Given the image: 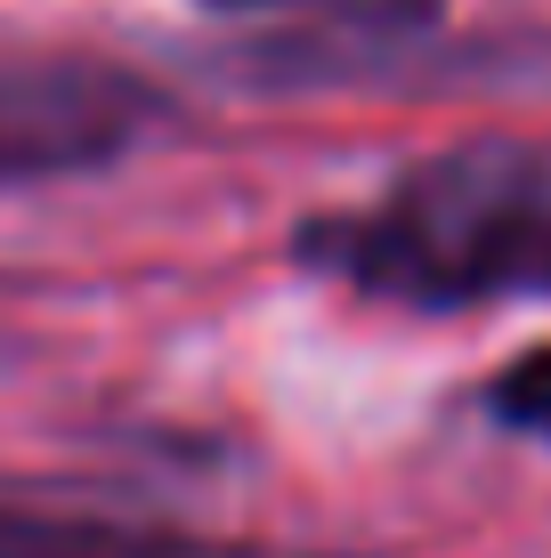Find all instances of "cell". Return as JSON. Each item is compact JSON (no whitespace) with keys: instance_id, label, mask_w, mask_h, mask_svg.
<instances>
[{"instance_id":"cell-4","label":"cell","mask_w":551,"mask_h":558,"mask_svg":"<svg viewBox=\"0 0 551 558\" xmlns=\"http://www.w3.org/2000/svg\"><path fill=\"white\" fill-rule=\"evenodd\" d=\"M0 558H340V550H284V543H252V534H203L179 518L0 494Z\"/></svg>"},{"instance_id":"cell-3","label":"cell","mask_w":551,"mask_h":558,"mask_svg":"<svg viewBox=\"0 0 551 558\" xmlns=\"http://www.w3.org/2000/svg\"><path fill=\"white\" fill-rule=\"evenodd\" d=\"M155 130V89L89 57H25L0 73V186L65 179L130 154Z\"/></svg>"},{"instance_id":"cell-1","label":"cell","mask_w":551,"mask_h":558,"mask_svg":"<svg viewBox=\"0 0 551 558\" xmlns=\"http://www.w3.org/2000/svg\"><path fill=\"white\" fill-rule=\"evenodd\" d=\"M292 267L414 316L551 300V138L495 130L422 154L373 195L309 210Z\"/></svg>"},{"instance_id":"cell-5","label":"cell","mask_w":551,"mask_h":558,"mask_svg":"<svg viewBox=\"0 0 551 558\" xmlns=\"http://www.w3.org/2000/svg\"><path fill=\"white\" fill-rule=\"evenodd\" d=\"M479 405H487V421H495V429L551 446V340H543V349H519L503 373H487Z\"/></svg>"},{"instance_id":"cell-2","label":"cell","mask_w":551,"mask_h":558,"mask_svg":"<svg viewBox=\"0 0 551 558\" xmlns=\"http://www.w3.org/2000/svg\"><path fill=\"white\" fill-rule=\"evenodd\" d=\"M219 82L260 98L414 82L446 41V0H195Z\"/></svg>"}]
</instances>
